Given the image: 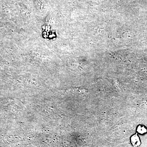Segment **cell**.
<instances>
[{
    "label": "cell",
    "instance_id": "1",
    "mask_svg": "<svg viewBox=\"0 0 147 147\" xmlns=\"http://www.w3.org/2000/svg\"><path fill=\"white\" fill-rule=\"evenodd\" d=\"M130 142L134 147H138L141 145V140L137 133L131 136L130 138Z\"/></svg>",
    "mask_w": 147,
    "mask_h": 147
},
{
    "label": "cell",
    "instance_id": "2",
    "mask_svg": "<svg viewBox=\"0 0 147 147\" xmlns=\"http://www.w3.org/2000/svg\"><path fill=\"white\" fill-rule=\"evenodd\" d=\"M137 134H145L147 132V129L144 125H139L137 127Z\"/></svg>",
    "mask_w": 147,
    "mask_h": 147
}]
</instances>
